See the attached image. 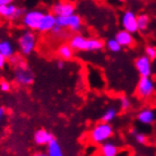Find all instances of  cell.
Instances as JSON below:
<instances>
[{"instance_id":"33","label":"cell","mask_w":156,"mask_h":156,"mask_svg":"<svg viewBox=\"0 0 156 156\" xmlns=\"http://www.w3.org/2000/svg\"><path fill=\"white\" fill-rule=\"evenodd\" d=\"M0 70H1V69H0Z\"/></svg>"},{"instance_id":"25","label":"cell","mask_w":156,"mask_h":156,"mask_svg":"<svg viewBox=\"0 0 156 156\" xmlns=\"http://www.w3.org/2000/svg\"><path fill=\"white\" fill-rule=\"evenodd\" d=\"M119 105H120L121 110L126 111V110H128L131 106V102H130V100L127 96H121L119 98Z\"/></svg>"},{"instance_id":"24","label":"cell","mask_w":156,"mask_h":156,"mask_svg":"<svg viewBox=\"0 0 156 156\" xmlns=\"http://www.w3.org/2000/svg\"><path fill=\"white\" fill-rule=\"evenodd\" d=\"M145 55L147 57V58L153 61V60H155L156 59V47L155 45H146L145 48Z\"/></svg>"},{"instance_id":"22","label":"cell","mask_w":156,"mask_h":156,"mask_svg":"<svg viewBox=\"0 0 156 156\" xmlns=\"http://www.w3.org/2000/svg\"><path fill=\"white\" fill-rule=\"evenodd\" d=\"M130 133L133 136V138H135V140H136L137 144H139V145L147 144V141H148V138H147V136H146L144 133L138 131V129H136V128L130 129Z\"/></svg>"},{"instance_id":"6","label":"cell","mask_w":156,"mask_h":156,"mask_svg":"<svg viewBox=\"0 0 156 156\" xmlns=\"http://www.w3.org/2000/svg\"><path fill=\"white\" fill-rule=\"evenodd\" d=\"M14 76H15L16 83L20 84V86L31 85L33 80H34V75H33L32 70L28 68L27 65L24 61H20V62L17 63Z\"/></svg>"},{"instance_id":"26","label":"cell","mask_w":156,"mask_h":156,"mask_svg":"<svg viewBox=\"0 0 156 156\" xmlns=\"http://www.w3.org/2000/svg\"><path fill=\"white\" fill-rule=\"evenodd\" d=\"M10 83L8 82V80H6V79H1L0 80V90L1 92H4V93H7V92H9L10 90Z\"/></svg>"},{"instance_id":"18","label":"cell","mask_w":156,"mask_h":156,"mask_svg":"<svg viewBox=\"0 0 156 156\" xmlns=\"http://www.w3.org/2000/svg\"><path fill=\"white\" fill-rule=\"evenodd\" d=\"M74 52L75 51L70 48L69 43H62V44H60L58 50H57L59 58L61 59V60H63V61L71 60L73 57H74Z\"/></svg>"},{"instance_id":"4","label":"cell","mask_w":156,"mask_h":156,"mask_svg":"<svg viewBox=\"0 0 156 156\" xmlns=\"http://www.w3.org/2000/svg\"><path fill=\"white\" fill-rule=\"evenodd\" d=\"M45 14H47L45 10L39 9V8L27 10L25 12V15L23 16V18H22V23L28 31H39L40 25L42 23V20L43 17L45 16Z\"/></svg>"},{"instance_id":"31","label":"cell","mask_w":156,"mask_h":156,"mask_svg":"<svg viewBox=\"0 0 156 156\" xmlns=\"http://www.w3.org/2000/svg\"><path fill=\"white\" fill-rule=\"evenodd\" d=\"M12 2L10 0H0V7H4L6 5H9Z\"/></svg>"},{"instance_id":"21","label":"cell","mask_w":156,"mask_h":156,"mask_svg":"<svg viewBox=\"0 0 156 156\" xmlns=\"http://www.w3.org/2000/svg\"><path fill=\"white\" fill-rule=\"evenodd\" d=\"M118 109L114 106H109L108 109L103 112L101 117V122H105V123H111L112 121L117 118Z\"/></svg>"},{"instance_id":"28","label":"cell","mask_w":156,"mask_h":156,"mask_svg":"<svg viewBox=\"0 0 156 156\" xmlns=\"http://www.w3.org/2000/svg\"><path fill=\"white\" fill-rule=\"evenodd\" d=\"M7 115V110L5 106H0V122L4 120L5 118Z\"/></svg>"},{"instance_id":"20","label":"cell","mask_w":156,"mask_h":156,"mask_svg":"<svg viewBox=\"0 0 156 156\" xmlns=\"http://www.w3.org/2000/svg\"><path fill=\"white\" fill-rule=\"evenodd\" d=\"M149 24H151V17L149 15L141 12L137 15V26H138V31L145 32L147 28L149 27Z\"/></svg>"},{"instance_id":"8","label":"cell","mask_w":156,"mask_h":156,"mask_svg":"<svg viewBox=\"0 0 156 156\" xmlns=\"http://www.w3.org/2000/svg\"><path fill=\"white\" fill-rule=\"evenodd\" d=\"M120 25L122 26L123 31L128 32L133 35L139 32L137 26V14L131 9H127L122 12L120 17Z\"/></svg>"},{"instance_id":"1","label":"cell","mask_w":156,"mask_h":156,"mask_svg":"<svg viewBox=\"0 0 156 156\" xmlns=\"http://www.w3.org/2000/svg\"><path fill=\"white\" fill-rule=\"evenodd\" d=\"M69 45L78 52H94L101 51L105 47V42L98 37H85L80 34H75L70 37Z\"/></svg>"},{"instance_id":"19","label":"cell","mask_w":156,"mask_h":156,"mask_svg":"<svg viewBox=\"0 0 156 156\" xmlns=\"http://www.w3.org/2000/svg\"><path fill=\"white\" fill-rule=\"evenodd\" d=\"M45 154H47V156H65V153H63L61 145L55 138L53 140H51L47 146Z\"/></svg>"},{"instance_id":"2","label":"cell","mask_w":156,"mask_h":156,"mask_svg":"<svg viewBox=\"0 0 156 156\" xmlns=\"http://www.w3.org/2000/svg\"><path fill=\"white\" fill-rule=\"evenodd\" d=\"M113 127L111 123L98 122L94 126L90 133V141L95 145H102L110 140V138L113 136Z\"/></svg>"},{"instance_id":"29","label":"cell","mask_w":156,"mask_h":156,"mask_svg":"<svg viewBox=\"0 0 156 156\" xmlns=\"http://www.w3.org/2000/svg\"><path fill=\"white\" fill-rule=\"evenodd\" d=\"M6 65H7V59L0 53V69H2Z\"/></svg>"},{"instance_id":"7","label":"cell","mask_w":156,"mask_h":156,"mask_svg":"<svg viewBox=\"0 0 156 156\" xmlns=\"http://www.w3.org/2000/svg\"><path fill=\"white\" fill-rule=\"evenodd\" d=\"M57 25L62 28H68L74 33H78L82 30L83 20L78 14H74L67 17H57Z\"/></svg>"},{"instance_id":"11","label":"cell","mask_w":156,"mask_h":156,"mask_svg":"<svg viewBox=\"0 0 156 156\" xmlns=\"http://www.w3.org/2000/svg\"><path fill=\"white\" fill-rule=\"evenodd\" d=\"M135 68L140 77H151L152 75V61L145 55H139L135 60Z\"/></svg>"},{"instance_id":"10","label":"cell","mask_w":156,"mask_h":156,"mask_svg":"<svg viewBox=\"0 0 156 156\" xmlns=\"http://www.w3.org/2000/svg\"><path fill=\"white\" fill-rule=\"evenodd\" d=\"M76 6L70 1H57L51 6V12L55 17H67L76 14Z\"/></svg>"},{"instance_id":"17","label":"cell","mask_w":156,"mask_h":156,"mask_svg":"<svg viewBox=\"0 0 156 156\" xmlns=\"http://www.w3.org/2000/svg\"><path fill=\"white\" fill-rule=\"evenodd\" d=\"M0 53L6 59H12L16 55V49L9 40H0Z\"/></svg>"},{"instance_id":"16","label":"cell","mask_w":156,"mask_h":156,"mask_svg":"<svg viewBox=\"0 0 156 156\" xmlns=\"http://www.w3.org/2000/svg\"><path fill=\"white\" fill-rule=\"evenodd\" d=\"M119 153H120L119 146L112 141H106L100 146L101 156H119Z\"/></svg>"},{"instance_id":"14","label":"cell","mask_w":156,"mask_h":156,"mask_svg":"<svg viewBox=\"0 0 156 156\" xmlns=\"http://www.w3.org/2000/svg\"><path fill=\"white\" fill-rule=\"evenodd\" d=\"M55 25H57V17L51 12H47L45 16L43 17L42 23L40 25L37 32H40V33H49L50 32L51 33V31L53 30Z\"/></svg>"},{"instance_id":"9","label":"cell","mask_w":156,"mask_h":156,"mask_svg":"<svg viewBox=\"0 0 156 156\" xmlns=\"http://www.w3.org/2000/svg\"><path fill=\"white\" fill-rule=\"evenodd\" d=\"M27 12L24 7L16 6L14 2H10L9 5H6L4 7H0V17H2L5 20H18L23 18L25 12Z\"/></svg>"},{"instance_id":"27","label":"cell","mask_w":156,"mask_h":156,"mask_svg":"<svg viewBox=\"0 0 156 156\" xmlns=\"http://www.w3.org/2000/svg\"><path fill=\"white\" fill-rule=\"evenodd\" d=\"M51 34L55 36H62L63 34H65V28L60 27L58 25H55V27H53V30L51 31Z\"/></svg>"},{"instance_id":"30","label":"cell","mask_w":156,"mask_h":156,"mask_svg":"<svg viewBox=\"0 0 156 156\" xmlns=\"http://www.w3.org/2000/svg\"><path fill=\"white\" fill-rule=\"evenodd\" d=\"M57 68H58V69H63V68H65V61L61 60V59L58 60V61H57Z\"/></svg>"},{"instance_id":"3","label":"cell","mask_w":156,"mask_h":156,"mask_svg":"<svg viewBox=\"0 0 156 156\" xmlns=\"http://www.w3.org/2000/svg\"><path fill=\"white\" fill-rule=\"evenodd\" d=\"M37 42H39V37L35 32L26 30L20 35L17 40V45L22 55H30L36 50Z\"/></svg>"},{"instance_id":"23","label":"cell","mask_w":156,"mask_h":156,"mask_svg":"<svg viewBox=\"0 0 156 156\" xmlns=\"http://www.w3.org/2000/svg\"><path fill=\"white\" fill-rule=\"evenodd\" d=\"M105 48L110 52H113V53H119L122 48L120 47V44L115 41V39H109L105 42Z\"/></svg>"},{"instance_id":"5","label":"cell","mask_w":156,"mask_h":156,"mask_svg":"<svg viewBox=\"0 0 156 156\" xmlns=\"http://www.w3.org/2000/svg\"><path fill=\"white\" fill-rule=\"evenodd\" d=\"M155 93V84L151 77H140L137 83L136 95L140 100H148Z\"/></svg>"},{"instance_id":"12","label":"cell","mask_w":156,"mask_h":156,"mask_svg":"<svg viewBox=\"0 0 156 156\" xmlns=\"http://www.w3.org/2000/svg\"><path fill=\"white\" fill-rule=\"evenodd\" d=\"M137 120L141 125L149 126L156 121V111L152 108H144L137 114Z\"/></svg>"},{"instance_id":"15","label":"cell","mask_w":156,"mask_h":156,"mask_svg":"<svg viewBox=\"0 0 156 156\" xmlns=\"http://www.w3.org/2000/svg\"><path fill=\"white\" fill-rule=\"evenodd\" d=\"M114 39L120 44L121 48H130L135 44V39H133V34H130V33L123 31V30L118 32Z\"/></svg>"},{"instance_id":"32","label":"cell","mask_w":156,"mask_h":156,"mask_svg":"<svg viewBox=\"0 0 156 156\" xmlns=\"http://www.w3.org/2000/svg\"><path fill=\"white\" fill-rule=\"evenodd\" d=\"M32 156H47V154L44 152H36V153H34Z\"/></svg>"},{"instance_id":"13","label":"cell","mask_w":156,"mask_h":156,"mask_svg":"<svg viewBox=\"0 0 156 156\" xmlns=\"http://www.w3.org/2000/svg\"><path fill=\"white\" fill-rule=\"evenodd\" d=\"M33 139H34V143L39 146H48L49 143L51 140L55 139V136L53 133L48 131L47 129H37L35 133H34V136H33Z\"/></svg>"}]
</instances>
